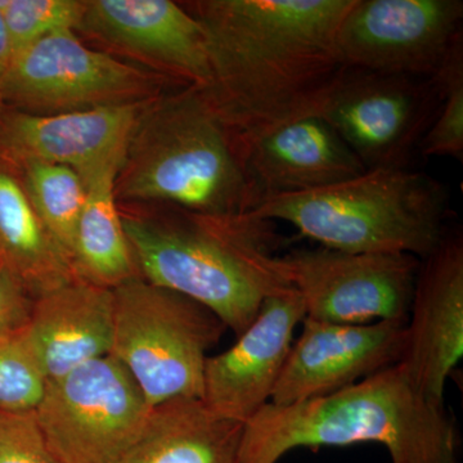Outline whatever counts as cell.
Here are the masks:
<instances>
[{"label":"cell","instance_id":"1","mask_svg":"<svg viewBox=\"0 0 463 463\" xmlns=\"http://www.w3.org/2000/svg\"><path fill=\"white\" fill-rule=\"evenodd\" d=\"M354 0H203L184 5L205 32L203 88L241 158L274 130L319 116L346 66L337 33Z\"/></svg>","mask_w":463,"mask_h":463},{"label":"cell","instance_id":"2","mask_svg":"<svg viewBox=\"0 0 463 463\" xmlns=\"http://www.w3.org/2000/svg\"><path fill=\"white\" fill-rule=\"evenodd\" d=\"M359 443L385 447L392 463H459L455 420L401 364L331 394L265 404L243 425L237 463H279L298 448Z\"/></svg>","mask_w":463,"mask_h":463},{"label":"cell","instance_id":"3","mask_svg":"<svg viewBox=\"0 0 463 463\" xmlns=\"http://www.w3.org/2000/svg\"><path fill=\"white\" fill-rule=\"evenodd\" d=\"M174 207L173 218H123L138 272L205 307L239 336L265 298L288 286L270 267L273 222Z\"/></svg>","mask_w":463,"mask_h":463},{"label":"cell","instance_id":"4","mask_svg":"<svg viewBox=\"0 0 463 463\" xmlns=\"http://www.w3.org/2000/svg\"><path fill=\"white\" fill-rule=\"evenodd\" d=\"M207 215L254 210L245 167L205 90H185L141 109L116 178V196Z\"/></svg>","mask_w":463,"mask_h":463},{"label":"cell","instance_id":"5","mask_svg":"<svg viewBox=\"0 0 463 463\" xmlns=\"http://www.w3.org/2000/svg\"><path fill=\"white\" fill-rule=\"evenodd\" d=\"M446 188L426 174L371 169L301 194L265 200L250 214L281 221L322 248L428 257L446 237Z\"/></svg>","mask_w":463,"mask_h":463},{"label":"cell","instance_id":"6","mask_svg":"<svg viewBox=\"0 0 463 463\" xmlns=\"http://www.w3.org/2000/svg\"><path fill=\"white\" fill-rule=\"evenodd\" d=\"M111 354L136 381L152 408L176 399H201L203 373L223 323L191 298L141 276L112 288Z\"/></svg>","mask_w":463,"mask_h":463},{"label":"cell","instance_id":"7","mask_svg":"<svg viewBox=\"0 0 463 463\" xmlns=\"http://www.w3.org/2000/svg\"><path fill=\"white\" fill-rule=\"evenodd\" d=\"M151 407L111 354L47 383L33 417L56 463H116L141 437Z\"/></svg>","mask_w":463,"mask_h":463},{"label":"cell","instance_id":"8","mask_svg":"<svg viewBox=\"0 0 463 463\" xmlns=\"http://www.w3.org/2000/svg\"><path fill=\"white\" fill-rule=\"evenodd\" d=\"M419 258L327 248L274 255L270 267L301 298L306 318L339 325L407 322Z\"/></svg>","mask_w":463,"mask_h":463},{"label":"cell","instance_id":"9","mask_svg":"<svg viewBox=\"0 0 463 463\" xmlns=\"http://www.w3.org/2000/svg\"><path fill=\"white\" fill-rule=\"evenodd\" d=\"M155 87L145 72L85 47L74 30H62L14 54L0 106L33 115L65 114L141 103Z\"/></svg>","mask_w":463,"mask_h":463},{"label":"cell","instance_id":"10","mask_svg":"<svg viewBox=\"0 0 463 463\" xmlns=\"http://www.w3.org/2000/svg\"><path fill=\"white\" fill-rule=\"evenodd\" d=\"M440 97L435 76L346 67L319 118L339 134L365 169H404L431 127Z\"/></svg>","mask_w":463,"mask_h":463},{"label":"cell","instance_id":"11","mask_svg":"<svg viewBox=\"0 0 463 463\" xmlns=\"http://www.w3.org/2000/svg\"><path fill=\"white\" fill-rule=\"evenodd\" d=\"M461 0H354L337 33L344 65L434 78L463 41Z\"/></svg>","mask_w":463,"mask_h":463},{"label":"cell","instance_id":"12","mask_svg":"<svg viewBox=\"0 0 463 463\" xmlns=\"http://www.w3.org/2000/svg\"><path fill=\"white\" fill-rule=\"evenodd\" d=\"M141 103L33 115L0 106V163L12 170L30 163L75 170L85 184L120 172Z\"/></svg>","mask_w":463,"mask_h":463},{"label":"cell","instance_id":"13","mask_svg":"<svg viewBox=\"0 0 463 463\" xmlns=\"http://www.w3.org/2000/svg\"><path fill=\"white\" fill-rule=\"evenodd\" d=\"M304 319L303 300L291 286L269 295L236 343L207 358L201 401L218 416L245 425L272 401L295 328Z\"/></svg>","mask_w":463,"mask_h":463},{"label":"cell","instance_id":"14","mask_svg":"<svg viewBox=\"0 0 463 463\" xmlns=\"http://www.w3.org/2000/svg\"><path fill=\"white\" fill-rule=\"evenodd\" d=\"M407 322L339 325L306 318L270 403L288 405L331 394L401 364Z\"/></svg>","mask_w":463,"mask_h":463},{"label":"cell","instance_id":"15","mask_svg":"<svg viewBox=\"0 0 463 463\" xmlns=\"http://www.w3.org/2000/svg\"><path fill=\"white\" fill-rule=\"evenodd\" d=\"M462 356L463 243L446 234L420 263L401 364L420 392L444 405L447 381Z\"/></svg>","mask_w":463,"mask_h":463},{"label":"cell","instance_id":"16","mask_svg":"<svg viewBox=\"0 0 463 463\" xmlns=\"http://www.w3.org/2000/svg\"><path fill=\"white\" fill-rule=\"evenodd\" d=\"M81 26L187 85L209 87L205 32L184 5L170 0H90Z\"/></svg>","mask_w":463,"mask_h":463},{"label":"cell","instance_id":"17","mask_svg":"<svg viewBox=\"0 0 463 463\" xmlns=\"http://www.w3.org/2000/svg\"><path fill=\"white\" fill-rule=\"evenodd\" d=\"M21 341L47 383L111 353L114 294L76 279L33 298Z\"/></svg>","mask_w":463,"mask_h":463},{"label":"cell","instance_id":"18","mask_svg":"<svg viewBox=\"0 0 463 463\" xmlns=\"http://www.w3.org/2000/svg\"><path fill=\"white\" fill-rule=\"evenodd\" d=\"M243 167L255 207L283 194L328 187L367 170L319 116L294 121L252 145Z\"/></svg>","mask_w":463,"mask_h":463},{"label":"cell","instance_id":"19","mask_svg":"<svg viewBox=\"0 0 463 463\" xmlns=\"http://www.w3.org/2000/svg\"><path fill=\"white\" fill-rule=\"evenodd\" d=\"M242 429L201 399H176L152 410L141 437L116 463H237Z\"/></svg>","mask_w":463,"mask_h":463},{"label":"cell","instance_id":"20","mask_svg":"<svg viewBox=\"0 0 463 463\" xmlns=\"http://www.w3.org/2000/svg\"><path fill=\"white\" fill-rule=\"evenodd\" d=\"M0 264L33 298L78 279L11 167L0 163Z\"/></svg>","mask_w":463,"mask_h":463},{"label":"cell","instance_id":"21","mask_svg":"<svg viewBox=\"0 0 463 463\" xmlns=\"http://www.w3.org/2000/svg\"><path fill=\"white\" fill-rule=\"evenodd\" d=\"M118 174L103 173L85 184L87 200L71 252L78 279L109 289L139 277L123 218L116 206Z\"/></svg>","mask_w":463,"mask_h":463},{"label":"cell","instance_id":"22","mask_svg":"<svg viewBox=\"0 0 463 463\" xmlns=\"http://www.w3.org/2000/svg\"><path fill=\"white\" fill-rule=\"evenodd\" d=\"M23 172L24 190L36 214L71 260L75 232L87 200V185L75 170L54 164L30 163Z\"/></svg>","mask_w":463,"mask_h":463},{"label":"cell","instance_id":"23","mask_svg":"<svg viewBox=\"0 0 463 463\" xmlns=\"http://www.w3.org/2000/svg\"><path fill=\"white\" fill-rule=\"evenodd\" d=\"M440 87L437 116L423 137L419 151L425 157L463 160V41L453 48L435 75Z\"/></svg>","mask_w":463,"mask_h":463},{"label":"cell","instance_id":"24","mask_svg":"<svg viewBox=\"0 0 463 463\" xmlns=\"http://www.w3.org/2000/svg\"><path fill=\"white\" fill-rule=\"evenodd\" d=\"M85 7L80 0H0L14 54L51 33L80 27Z\"/></svg>","mask_w":463,"mask_h":463},{"label":"cell","instance_id":"25","mask_svg":"<svg viewBox=\"0 0 463 463\" xmlns=\"http://www.w3.org/2000/svg\"><path fill=\"white\" fill-rule=\"evenodd\" d=\"M45 389L47 380L18 334L0 339V411L33 412Z\"/></svg>","mask_w":463,"mask_h":463},{"label":"cell","instance_id":"26","mask_svg":"<svg viewBox=\"0 0 463 463\" xmlns=\"http://www.w3.org/2000/svg\"><path fill=\"white\" fill-rule=\"evenodd\" d=\"M0 463H56L33 412L0 411Z\"/></svg>","mask_w":463,"mask_h":463},{"label":"cell","instance_id":"27","mask_svg":"<svg viewBox=\"0 0 463 463\" xmlns=\"http://www.w3.org/2000/svg\"><path fill=\"white\" fill-rule=\"evenodd\" d=\"M33 298L7 268L0 264V339L23 330L32 312Z\"/></svg>","mask_w":463,"mask_h":463},{"label":"cell","instance_id":"28","mask_svg":"<svg viewBox=\"0 0 463 463\" xmlns=\"http://www.w3.org/2000/svg\"><path fill=\"white\" fill-rule=\"evenodd\" d=\"M14 57V51L12 47L11 36H9L5 17H3L2 11H0V90H2L3 83H5V76L8 74Z\"/></svg>","mask_w":463,"mask_h":463}]
</instances>
